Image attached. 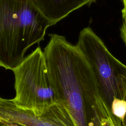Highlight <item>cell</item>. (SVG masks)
I'll return each instance as SVG.
<instances>
[{
  "instance_id": "obj_2",
  "label": "cell",
  "mask_w": 126,
  "mask_h": 126,
  "mask_svg": "<svg viewBox=\"0 0 126 126\" xmlns=\"http://www.w3.org/2000/svg\"><path fill=\"white\" fill-rule=\"evenodd\" d=\"M51 26L33 0H0V67L18 66Z\"/></svg>"
},
{
  "instance_id": "obj_11",
  "label": "cell",
  "mask_w": 126,
  "mask_h": 126,
  "mask_svg": "<svg viewBox=\"0 0 126 126\" xmlns=\"http://www.w3.org/2000/svg\"><path fill=\"white\" fill-rule=\"evenodd\" d=\"M0 126H7L4 124V123H3L2 122H1V121H0Z\"/></svg>"
},
{
  "instance_id": "obj_7",
  "label": "cell",
  "mask_w": 126,
  "mask_h": 126,
  "mask_svg": "<svg viewBox=\"0 0 126 126\" xmlns=\"http://www.w3.org/2000/svg\"><path fill=\"white\" fill-rule=\"evenodd\" d=\"M122 14L123 21L120 28V33L121 38L126 46V7L124 6L122 10Z\"/></svg>"
},
{
  "instance_id": "obj_10",
  "label": "cell",
  "mask_w": 126,
  "mask_h": 126,
  "mask_svg": "<svg viewBox=\"0 0 126 126\" xmlns=\"http://www.w3.org/2000/svg\"><path fill=\"white\" fill-rule=\"evenodd\" d=\"M124 126H126V115H125V119H124Z\"/></svg>"
},
{
  "instance_id": "obj_5",
  "label": "cell",
  "mask_w": 126,
  "mask_h": 126,
  "mask_svg": "<svg viewBox=\"0 0 126 126\" xmlns=\"http://www.w3.org/2000/svg\"><path fill=\"white\" fill-rule=\"evenodd\" d=\"M0 121L22 126H76L62 103L55 104L40 115H36L30 110L17 107L13 99L1 97Z\"/></svg>"
},
{
  "instance_id": "obj_4",
  "label": "cell",
  "mask_w": 126,
  "mask_h": 126,
  "mask_svg": "<svg viewBox=\"0 0 126 126\" xmlns=\"http://www.w3.org/2000/svg\"><path fill=\"white\" fill-rule=\"evenodd\" d=\"M15 78V96L20 108L40 115L61 103L51 81L44 52L37 47L12 70Z\"/></svg>"
},
{
  "instance_id": "obj_9",
  "label": "cell",
  "mask_w": 126,
  "mask_h": 126,
  "mask_svg": "<svg viewBox=\"0 0 126 126\" xmlns=\"http://www.w3.org/2000/svg\"><path fill=\"white\" fill-rule=\"evenodd\" d=\"M1 122H2L3 123H4V124H5L6 125H7V126H22L20 125L14 124V123H8V122H2V121H1Z\"/></svg>"
},
{
  "instance_id": "obj_1",
  "label": "cell",
  "mask_w": 126,
  "mask_h": 126,
  "mask_svg": "<svg viewBox=\"0 0 126 126\" xmlns=\"http://www.w3.org/2000/svg\"><path fill=\"white\" fill-rule=\"evenodd\" d=\"M44 49L49 77L59 101L76 126H101L110 117L92 68L77 45L65 36L49 34Z\"/></svg>"
},
{
  "instance_id": "obj_3",
  "label": "cell",
  "mask_w": 126,
  "mask_h": 126,
  "mask_svg": "<svg viewBox=\"0 0 126 126\" xmlns=\"http://www.w3.org/2000/svg\"><path fill=\"white\" fill-rule=\"evenodd\" d=\"M94 75L99 93L115 126H124L126 113V65L116 58L90 27L80 32L76 44Z\"/></svg>"
},
{
  "instance_id": "obj_6",
  "label": "cell",
  "mask_w": 126,
  "mask_h": 126,
  "mask_svg": "<svg viewBox=\"0 0 126 126\" xmlns=\"http://www.w3.org/2000/svg\"><path fill=\"white\" fill-rule=\"evenodd\" d=\"M52 25L62 20L72 12L90 5L96 0H33Z\"/></svg>"
},
{
  "instance_id": "obj_8",
  "label": "cell",
  "mask_w": 126,
  "mask_h": 126,
  "mask_svg": "<svg viewBox=\"0 0 126 126\" xmlns=\"http://www.w3.org/2000/svg\"><path fill=\"white\" fill-rule=\"evenodd\" d=\"M101 126H115L110 117L103 119L101 123Z\"/></svg>"
},
{
  "instance_id": "obj_12",
  "label": "cell",
  "mask_w": 126,
  "mask_h": 126,
  "mask_svg": "<svg viewBox=\"0 0 126 126\" xmlns=\"http://www.w3.org/2000/svg\"><path fill=\"white\" fill-rule=\"evenodd\" d=\"M123 6L126 7V0H123Z\"/></svg>"
}]
</instances>
